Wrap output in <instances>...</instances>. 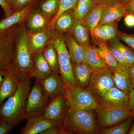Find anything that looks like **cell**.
Masks as SVG:
<instances>
[{"mask_svg":"<svg viewBox=\"0 0 134 134\" xmlns=\"http://www.w3.org/2000/svg\"><path fill=\"white\" fill-rule=\"evenodd\" d=\"M34 54L29 46L28 31L19 26L15 38L14 56L8 71L13 73L19 82L30 80L33 70Z\"/></svg>","mask_w":134,"mask_h":134,"instance_id":"cell-1","label":"cell"},{"mask_svg":"<svg viewBox=\"0 0 134 134\" xmlns=\"http://www.w3.org/2000/svg\"><path fill=\"white\" fill-rule=\"evenodd\" d=\"M31 89L30 80L20 82L15 93L0 104V121L15 127L25 119V104Z\"/></svg>","mask_w":134,"mask_h":134,"instance_id":"cell-2","label":"cell"},{"mask_svg":"<svg viewBox=\"0 0 134 134\" xmlns=\"http://www.w3.org/2000/svg\"><path fill=\"white\" fill-rule=\"evenodd\" d=\"M68 110L62 126V133L92 134L96 123L91 111L80 109L68 102Z\"/></svg>","mask_w":134,"mask_h":134,"instance_id":"cell-3","label":"cell"},{"mask_svg":"<svg viewBox=\"0 0 134 134\" xmlns=\"http://www.w3.org/2000/svg\"><path fill=\"white\" fill-rule=\"evenodd\" d=\"M52 42L57 50L60 74L66 89L78 85L73 74L72 62L64 35L62 32L55 30Z\"/></svg>","mask_w":134,"mask_h":134,"instance_id":"cell-4","label":"cell"},{"mask_svg":"<svg viewBox=\"0 0 134 134\" xmlns=\"http://www.w3.org/2000/svg\"><path fill=\"white\" fill-rule=\"evenodd\" d=\"M99 125L103 127L115 125L134 115L127 108L118 107L102 101L95 109Z\"/></svg>","mask_w":134,"mask_h":134,"instance_id":"cell-5","label":"cell"},{"mask_svg":"<svg viewBox=\"0 0 134 134\" xmlns=\"http://www.w3.org/2000/svg\"><path fill=\"white\" fill-rule=\"evenodd\" d=\"M40 82L36 81L31 89L25 104V119L42 116L49 102Z\"/></svg>","mask_w":134,"mask_h":134,"instance_id":"cell-6","label":"cell"},{"mask_svg":"<svg viewBox=\"0 0 134 134\" xmlns=\"http://www.w3.org/2000/svg\"><path fill=\"white\" fill-rule=\"evenodd\" d=\"M19 26L0 33V69L8 71L14 56L15 38Z\"/></svg>","mask_w":134,"mask_h":134,"instance_id":"cell-7","label":"cell"},{"mask_svg":"<svg viewBox=\"0 0 134 134\" xmlns=\"http://www.w3.org/2000/svg\"><path fill=\"white\" fill-rule=\"evenodd\" d=\"M65 93L68 102L77 108L91 111L97 107L98 104L93 94L79 85L66 89Z\"/></svg>","mask_w":134,"mask_h":134,"instance_id":"cell-8","label":"cell"},{"mask_svg":"<svg viewBox=\"0 0 134 134\" xmlns=\"http://www.w3.org/2000/svg\"><path fill=\"white\" fill-rule=\"evenodd\" d=\"M88 85V91L97 97H100L103 92L115 86L111 68L105 67L93 69Z\"/></svg>","mask_w":134,"mask_h":134,"instance_id":"cell-9","label":"cell"},{"mask_svg":"<svg viewBox=\"0 0 134 134\" xmlns=\"http://www.w3.org/2000/svg\"><path fill=\"white\" fill-rule=\"evenodd\" d=\"M50 99L42 116L60 122L65 119L68 110H66L68 101L65 92Z\"/></svg>","mask_w":134,"mask_h":134,"instance_id":"cell-10","label":"cell"},{"mask_svg":"<svg viewBox=\"0 0 134 134\" xmlns=\"http://www.w3.org/2000/svg\"><path fill=\"white\" fill-rule=\"evenodd\" d=\"M54 32V29L49 26L38 31H28V42L34 54L43 52L46 47L52 41Z\"/></svg>","mask_w":134,"mask_h":134,"instance_id":"cell-11","label":"cell"},{"mask_svg":"<svg viewBox=\"0 0 134 134\" xmlns=\"http://www.w3.org/2000/svg\"><path fill=\"white\" fill-rule=\"evenodd\" d=\"M39 82L44 93L50 99L65 93L66 91L61 77L53 72L45 79Z\"/></svg>","mask_w":134,"mask_h":134,"instance_id":"cell-12","label":"cell"},{"mask_svg":"<svg viewBox=\"0 0 134 134\" xmlns=\"http://www.w3.org/2000/svg\"><path fill=\"white\" fill-rule=\"evenodd\" d=\"M60 122L46 119L43 116L27 119V122L20 132V134H41L46 130Z\"/></svg>","mask_w":134,"mask_h":134,"instance_id":"cell-13","label":"cell"},{"mask_svg":"<svg viewBox=\"0 0 134 134\" xmlns=\"http://www.w3.org/2000/svg\"><path fill=\"white\" fill-rule=\"evenodd\" d=\"M127 15L124 5L120 1L107 4L103 8L98 25L115 22Z\"/></svg>","mask_w":134,"mask_h":134,"instance_id":"cell-14","label":"cell"},{"mask_svg":"<svg viewBox=\"0 0 134 134\" xmlns=\"http://www.w3.org/2000/svg\"><path fill=\"white\" fill-rule=\"evenodd\" d=\"M32 9V6L27 5L19 10L14 11L9 16L0 20V33L26 21Z\"/></svg>","mask_w":134,"mask_h":134,"instance_id":"cell-15","label":"cell"},{"mask_svg":"<svg viewBox=\"0 0 134 134\" xmlns=\"http://www.w3.org/2000/svg\"><path fill=\"white\" fill-rule=\"evenodd\" d=\"M115 86L129 93L133 89L132 77L129 68L121 66L115 68H111Z\"/></svg>","mask_w":134,"mask_h":134,"instance_id":"cell-16","label":"cell"},{"mask_svg":"<svg viewBox=\"0 0 134 134\" xmlns=\"http://www.w3.org/2000/svg\"><path fill=\"white\" fill-rule=\"evenodd\" d=\"M102 101L109 104L127 108L128 93L114 86L103 92L100 96Z\"/></svg>","mask_w":134,"mask_h":134,"instance_id":"cell-17","label":"cell"},{"mask_svg":"<svg viewBox=\"0 0 134 134\" xmlns=\"http://www.w3.org/2000/svg\"><path fill=\"white\" fill-rule=\"evenodd\" d=\"M19 83V80L13 73L9 71H5L0 86V104L15 93Z\"/></svg>","mask_w":134,"mask_h":134,"instance_id":"cell-18","label":"cell"},{"mask_svg":"<svg viewBox=\"0 0 134 134\" xmlns=\"http://www.w3.org/2000/svg\"><path fill=\"white\" fill-rule=\"evenodd\" d=\"M64 37L72 64L85 62L84 47L77 42L72 34H67Z\"/></svg>","mask_w":134,"mask_h":134,"instance_id":"cell-19","label":"cell"},{"mask_svg":"<svg viewBox=\"0 0 134 134\" xmlns=\"http://www.w3.org/2000/svg\"><path fill=\"white\" fill-rule=\"evenodd\" d=\"M52 72L48 63L43 57L42 53L34 54V65L31 78L40 82Z\"/></svg>","mask_w":134,"mask_h":134,"instance_id":"cell-20","label":"cell"},{"mask_svg":"<svg viewBox=\"0 0 134 134\" xmlns=\"http://www.w3.org/2000/svg\"><path fill=\"white\" fill-rule=\"evenodd\" d=\"M73 74L78 85L83 88L88 85L93 69L85 62L72 64Z\"/></svg>","mask_w":134,"mask_h":134,"instance_id":"cell-21","label":"cell"},{"mask_svg":"<svg viewBox=\"0 0 134 134\" xmlns=\"http://www.w3.org/2000/svg\"><path fill=\"white\" fill-rule=\"evenodd\" d=\"M51 19L46 16L41 11L32 12L27 19L29 32H35L44 29L48 26Z\"/></svg>","mask_w":134,"mask_h":134,"instance_id":"cell-22","label":"cell"},{"mask_svg":"<svg viewBox=\"0 0 134 134\" xmlns=\"http://www.w3.org/2000/svg\"><path fill=\"white\" fill-rule=\"evenodd\" d=\"M99 2L98 0H78L73 12L75 19L83 21Z\"/></svg>","mask_w":134,"mask_h":134,"instance_id":"cell-23","label":"cell"},{"mask_svg":"<svg viewBox=\"0 0 134 134\" xmlns=\"http://www.w3.org/2000/svg\"><path fill=\"white\" fill-rule=\"evenodd\" d=\"M72 30V35L82 46H91L90 31L82 22L76 21Z\"/></svg>","mask_w":134,"mask_h":134,"instance_id":"cell-24","label":"cell"},{"mask_svg":"<svg viewBox=\"0 0 134 134\" xmlns=\"http://www.w3.org/2000/svg\"><path fill=\"white\" fill-rule=\"evenodd\" d=\"M107 4L104 2H99L92 9L86 19L82 22L90 31L91 36L92 35L93 29L98 25L103 8Z\"/></svg>","mask_w":134,"mask_h":134,"instance_id":"cell-25","label":"cell"},{"mask_svg":"<svg viewBox=\"0 0 134 134\" xmlns=\"http://www.w3.org/2000/svg\"><path fill=\"white\" fill-rule=\"evenodd\" d=\"M95 43L97 47H95L99 54L106 65L110 68H115L122 66L116 60L107 47L106 42H97Z\"/></svg>","mask_w":134,"mask_h":134,"instance_id":"cell-26","label":"cell"},{"mask_svg":"<svg viewBox=\"0 0 134 134\" xmlns=\"http://www.w3.org/2000/svg\"><path fill=\"white\" fill-rule=\"evenodd\" d=\"M85 52V62L93 69L108 67L103 61L95 47L90 46L84 47Z\"/></svg>","mask_w":134,"mask_h":134,"instance_id":"cell-27","label":"cell"},{"mask_svg":"<svg viewBox=\"0 0 134 134\" xmlns=\"http://www.w3.org/2000/svg\"><path fill=\"white\" fill-rule=\"evenodd\" d=\"M76 20L73 13L68 11L62 14L56 19L53 28L55 30L62 32H66L72 30Z\"/></svg>","mask_w":134,"mask_h":134,"instance_id":"cell-28","label":"cell"},{"mask_svg":"<svg viewBox=\"0 0 134 134\" xmlns=\"http://www.w3.org/2000/svg\"><path fill=\"white\" fill-rule=\"evenodd\" d=\"M42 53L52 72L56 74H60L58 53L52 41L46 47Z\"/></svg>","mask_w":134,"mask_h":134,"instance_id":"cell-29","label":"cell"},{"mask_svg":"<svg viewBox=\"0 0 134 134\" xmlns=\"http://www.w3.org/2000/svg\"><path fill=\"white\" fill-rule=\"evenodd\" d=\"M109 44L119 50L125 57L129 67L134 63V50L123 44L117 37L109 41Z\"/></svg>","mask_w":134,"mask_h":134,"instance_id":"cell-30","label":"cell"},{"mask_svg":"<svg viewBox=\"0 0 134 134\" xmlns=\"http://www.w3.org/2000/svg\"><path fill=\"white\" fill-rule=\"evenodd\" d=\"M131 117L126 120L116 124L115 126L101 130L100 133L103 134H126L130 129L132 118Z\"/></svg>","mask_w":134,"mask_h":134,"instance_id":"cell-31","label":"cell"},{"mask_svg":"<svg viewBox=\"0 0 134 134\" xmlns=\"http://www.w3.org/2000/svg\"><path fill=\"white\" fill-rule=\"evenodd\" d=\"M41 7V10L51 20L55 16L59 7L60 0H44Z\"/></svg>","mask_w":134,"mask_h":134,"instance_id":"cell-32","label":"cell"},{"mask_svg":"<svg viewBox=\"0 0 134 134\" xmlns=\"http://www.w3.org/2000/svg\"><path fill=\"white\" fill-rule=\"evenodd\" d=\"M78 0H60L59 7L57 14L49 23L48 26L53 28L54 23L56 19L60 15L69 11V10L74 9L77 3Z\"/></svg>","mask_w":134,"mask_h":134,"instance_id":"cell-33","label":"cell"},{"mask_svg":"<svg viewBox=\"0 0 134 134\" xmlns=\"http://www.w3.org/2000/svg\"><path fill=\"white\" fill-rule=\"evenodd\" d=\"M107 47L115 59L120 64L126 68H129V65L127 63L125 57L119 50L109 44H107Z\"/></svg>","mask_w":134,"mask_h":134,"instance_id":"cell-34","label":"cell"},{"mask_svg":"<svg viewBox=\"0 0 134 134\" xmlns=\"http://www.w3.org/2000/svg\"><path fill=\"white\" fill-rule=\"evenodd\" d=\"M116 37L134 50V34H127L119 31Z\"/></svg>","mask_w":134,"mask_h":134,"instance_id":"cell-35","label":"cell"},{"mask_svg":"<svg viewBox=\"0 0 134 134\" xmlns=\"http://www.w3.org/2000/svg\"><path fill=\"white\" fill-rule=\"evenodd\" d=\"M103 26L110 37V40L117 37L118 31L117 25L116 22L108 23L103 25Z\"/></svg>","mask_w":134,"mask_h":134,"instance_id":"cell-36","label":"cell"},{"mask_svg":"<svg viewBox=\"0 0 134 134\" xmlns=\"http://www.w3.org/2000/svg\"><path fill=\"white\" fill-rule=\"evenodd\" d=\"M91 37L94 40V42H106L103 36V32L99 25L96 26L93 29Z\"/></svg>","mask_w":134,"mask_h":134,"instance_id":"cell-37","label":"cell"},{"mask_svg":"<svg viewBox=\"0 0 134 134\" xmlns=\"http://www.w3.org/2000/svg\"><path fill=\"white\" fill-rule=\"evenodd\" d=\"M32 0H14L12 8L14 12L23 8Z\"/></svg>","mask_w":134,"mask_h":134,"instance_id":"cell-38","label":"cell"},{"mask_svg":"<svg viewBox=\"0 0 134 134\" xmlns=\"http://www.w3.org/2000/svg\"><path fill=\"white\" fill-rule=\"evenodd\" d=\"M0 7L4 13V18L9 16L14 13V11L6 0H0Z\"/></svg>","mask_w":134,"mask_h":134,"instance_id":"cell-39","label":"cell"},{"mask_svg":"<svg viewBox=\"0 0 134 134\" xmlns=\"http://www.w3.org/2000/svg\"><path fill=\"white\" fill-rule=\"evenodd\" d=\"M8 122L0 121V134H6L9 133L14 127Z\"/></svg>","mask_w":134,"mask_h":134,"instance_id":"cell-40","label":"cell"},{"mask_svg":"<svg viewBox=\"0 0 134 134\" xmlns=\"http://www.w3.org/2000/svg\"><path fill=\"white\" fill-rule=\"evenodd\" d=\"M121 2L124 5L127 14L134 15V0H127Z\"/></svg>","mask_w":134,"mask_h":134,"instance_id":"cell-41","label":"cell"},{"mask_svg":"<svg viewBox=\"0 0 134 134\" xmlns=\"http://www.w3.org/2000/svg\"><path fill=\"white\" fill-rule=\"evenodd\" d=\"M127 108L134 115V90L132 89L128 93Z\"/></svg>","mask_w":134,"mask_h":134,"instance_id":"cell-42","label":"cell"},{"mask_svg":"<svg viewBox=\"0 0 134 134\" xmlns=\"http://www.w3.org/2000/svg\"><path fill=\"white\" fill-rule=\"evenodd\" d=\"M62 133V126L61 124L53 126L46 130L41 134H58Z\"/></svg>","mask_w":134,"mask_h":134,"instance_id":"cell-43","label":"cell"},{"mask_svg":"<svg viewBox=\"0 0 134 134\" xmlns=\"http://www.w3.org/2000/svg\"><path fill=\"white\" fill-rule=\"evenodd\" d=\"M125 23L127 26L129 27L134 26V15L128 14L125 16Z\"/></svg>","mask_w":134,"mask_h":134,"instance_id":"cell-44","label":"cell"},{"mask_svg":"<svg viewBox=\"0 0 134 134\" xmlns=\"http://www.w3.org/2000/svg\"><path fill=\"white\" fill-rule=\"evenodd\" d=\"M99 26H100V29H101L102 32H103V36H104L105 41H109V40H110V38L109 35H108V33H107V32L106 31L105 29H104V28L103 27L102 25H99Z\"/></svg>","mask_w":134,"mask_h":134,"instance_id":"cell-45","label":"cell"},{"mask_svg":"<svg viewBox=\"0 0 134 134\" xmlns=\"http://www.w3.org/2000/svg\"><path fill=\"white\" fill-rule=\"evenodd\" d=\"M5 72V71H3L2 70L0 69V86H1L3 80Z\"/></svg>","mask_w":134,"mask_h":134,"instance_id":"cell-46","label":"cell"},{"mask_svg":"<svg viewBox=\"0 0 134 134\" xmlns=\"http://www.w3.org/2000/svg\"><path fill=\"white\" fill-rule=\"evenodd\" d=\"M129 70L131 76L134 78V63L129 67Z\"/></svg>","mask_w":134,"mask_h":134,"instance_id":"cell-47","label":"cell"},{"mask_svg":"<svg viewBox=\"0 0 134 134\" xmlns=\"http://www.w3.org/2000/svg\"><path fill=\"white\" fill-rule=\"evenodd\" d=\"M99 1H103L104 2H105L107 4H108L109 3H111L116 2L120 1L119 0H98Z\"/></svg>","mask_w":134,"mask_h":134,"instance_id":"cell-48","label":"cell"},{"mask_svg":"<svg viewBox=\"0 0 134 134\" xmlns=\"http://www.w3.org/2000/svg\"><path fill=\"white\" fill-rule=\"evenodd\" d=\"M129 134H134V123L132 125L130 129L129 130Z\"/></svg>","mask_w":134,"mask_h":134,"instance_id":"cell-49","label":"cell"},{"mask_svg":"<svg viewBox=\"0 0 134 134\" xmlns=\"http://www.w3.org/2000/svg\"><path fill=\"white\" fill-rule=\"evenodd\" d=\"M6 1H7L8 3L10 5V7L12 8V3H13V2L14 0H6Z\"/></svg>","mask_w":134,"mask_h":134,"instance_id":"cell-50","label":"cell"},{"mask_svg":"<svg viewBox=\"0 0 134 134\" xmlns=\"http://www.w3.org/2000/svg\"><path fill=\"white\" fill-rule=\"evenodd\" d=\"M132 84H133V89L134 90V78H132Z\"/></svg>","mask_w":134,"mask_h":134,"instance_id":"cell-51","label":"cell"},{"mask_svg":"<svg viewBox=\"0 0 134 134\" xmlns=\"http://www.w3.org/2000/svg\"><path fill=\"white\" fill-rule=\"evenodd\" d=\"M119 1L121 2H122L125 1H127V0H119Z\"/></svg>","mask_w":134,"mask_h":134,"instance_id":"cell-52","label":"cell"}]
</instances>
